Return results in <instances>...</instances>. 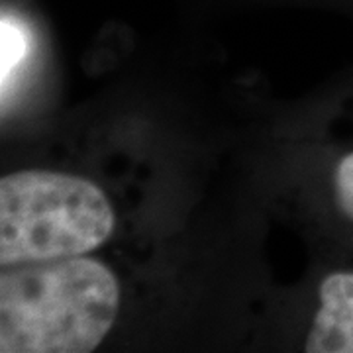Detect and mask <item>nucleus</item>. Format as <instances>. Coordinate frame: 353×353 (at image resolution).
I'll use <instances>...</instances> for the list:
<instances>
[{
  "instance_id": "obj_1",
  "label": "nucleus",
  "mask_w": 353,
  "mask_h": 353,
  "mask_svg": "<svg viewBox=\"0 0 353 353\" xmlns=\"http://www.w3.org/2000/svg\"><path fill=\"white\" fill-rule=\"evenodd\" d=\"M118 310V279L97 259L75 255L4 267L0 352H94L112 330Z\"/></svg>"
},
{
  "instance_id": "obj_4",
  "label": "nucleus",
  "mask_w": 353,
  "mask_h": 353,
  "mask_svg": "<svg viewBox=\"0 0 353 353\" xmlns=\"http://www.w3.org/2000/svg\"><path fill=\"white\" fill-rule=\"evenodd\" d=\"M26 53V39L24 32L8 20L6 16L2 18V77L12 71L18 65V61L24 57Z\"/></svg>"
},
{
  "instance_id": "obj_2",
  "label": "nucleus",
  "mask_w": 353,
  "mask_h": 353,
  "mask_svg": "<svg viewBox=\"0 0 353 353\" xmlns=\"http://www.w3.org/2000/svg\"><path fill=\"white\" fill-rule=\"evenodd\" d=\"M114 208L101 187L57 171H18L0 181V265L85 255L110 238Z\"/></svg>"
},
{
  "instance_id": "obj_3",
  "label": "nucleus",
  "mask_w": 353,
  "mask_h": 353,
  "mask_svg": "<svg viewBox=\"0 0 353 353\" xmlns=\"http://www.w3.org/2000/svg\"><path fill=\"white\" fill-rule=\"evenodd\" d=\"M308 353H353V271H336L318 287V310L304 343Z\"/></svg>"
}]
</instances>
